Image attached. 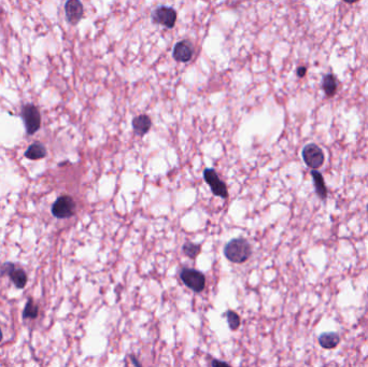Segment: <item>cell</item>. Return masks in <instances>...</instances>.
<instances>
[{
	"instance_id": "1",
	"label": "cell",
	"mask_w": 368,
	"mask_h": 367,
	"mask_svg": "<svg viewBox=\"0 0 368 367\" xmlns=\"http://www.w3.org/2000/svg\"><path fill=\"white\" fill-rule=\"evenodd\" d=\"M224 254L226 259L232 263L242 264L252 255V248L243 238H236V239H232L229 243H226L224 247Z\"/></svg>"
},
{
	"instance_id": "2",
	"label": "cell",
	"mask_w": 368,
	"mask_h": 367,
	"mask_svg": "<svg viewBox=\"0 0 368 367\" xmlns=\"http://www.w3.org/2000/svg\"><path fill=\"white\" fill-rule=\"evenodd\" d=\"M21 115L28 135H33L37 133L41 126V115L37 107L32 103L24 104L22 107Z\"/></svg>"
},
{
	"instance_id": "3",
	"label": "cell",
	"mask_w": 368,
	"mask_h": 367,
	"mask_svg": "<svg viewBox=\"0 0 368 367\" xmlns=\"http://www.w3.org/2000/svg\"><path fill=\"white\" fill-rule=\"evenodd\" d=\"M301 155L303 162L306 163V165L312 168L313 170L319 169V168L324 164L325 156L323 151L315 143H309L305 145L301 151Z\"/></svg>"
},
{
	"instance_id": "4",
	"label": "cell",
	"mask_w": 368,
	"mask_h": 367,
	"mask_svg": "<svg viewBox=\"0 0 368 367\" xmlns=\"http://www.w3.org/2000/svg\"><path fill=\"white\" fill-rule=\"evenodd\" d=\"M180 278L186 287L196 293L201 292L204 289V285H206V278H204L203 273L193 268L182 269L180 273Z\"/></svg>"
},
{
	"instance_id": "5",
	"label": "cell",
	"mask_w": 368,
	"mask_h": 367,
	"mask_svg": "<svg viewBox=\"0 0 368 367\" xmlns=\"http://www.w3.org/2000/svg\"><path fill=\"white\" fill-rule=\"evenodd\" d=\"M75 201L71 196L64 195L58 197L52 206V214L57 219L71 218L75 212Z\"/></svg>"
},
{
	"instance_id": "6",
	"label": "cell",
	"mask_w": 368,
	"mask_h": 367,
	"mask_svg": "<svg viewBox=\"0 0 368 367\" xmlns=\"http://www.w3.org/2000/svg\"><path fill=\"white\" fill-rule=\"evenodd\" d=\"M203 179L207 184L211 188L213 195L222 198L229 197V192H227L226 184L220 179L218 172L213 168H206L203 171Z\"/></svg>"
},
{
	"instance_id": "7",
	"label": "cell",
	"mask_w": 368,
	"mask_h": 367,
	"mask_svg": "<svg viewBox=\"0 0 368 367\" xmlns=\"http://www.w3.org/2000/svg\"><path fill=\"white\" fill-rule=\"evenodd\" d=\"M152 20L167 28H173L177 22V12L171 7L161 5L152 12Z\"/></svg>"
},
{
	"instance_id": "8",
	"label": "cell",
	"mask_w": 368,
	"mask_h": 367,
	"mask_svg": "<svg viewBox=\"0 0 368 367\" xmlns=\"http://www.w3.org/2000/svg\"><path fill=\"white\" fill-rule=\"evenodd\" d=\"M83 4L79 0H69L65 3V14L69 24L75 25L83 17Z\"/></svg>"
},
{
	"instance_id": "9",
	"label": "cell",
	"mask_w": 368,
	"mask_h": 367,
	"mask_svg": "<svg viewBox=\"0 0 368 367\" xmlns=\"http://www.w3.org/2000/svg\"><path fill=\"white\" fill-rule=\"evenodd\" d=\"M194 53L193 45L188 40H181L177 42L173 46L172 56L174 60L180 63H188L191 61V58Z\"/></svg>"
},
{
	"instance_id": "10",
	"label": "cell",
	"mask_w": 368,
	"mask_h": 367,
	"mask_svg": "<svg viewBox=\"0 0 368 367\" xmlns=\"http://www.w3.org/2000/svg\"><path fill=\"white\" fill-rule=\"evenodd\" d=\"M133 130L135 135L142 137L145 133H148L152 126V121L148 115L140 114L133 120Z\"/></svg>"
},
{
	"instance_id": "11",
	"label": "cell",
	"mask_w": 368,
	"mask_h": 367,
	"mask_svg": "<svg viewBox=\"0 0 368 367\" xmlns=\"http://www.w3.org/2000/svg\"><path fill=\"white\" fill-rule=\"evenodd\" d=\"M318 341L321 347L331 350V349H334L339 345L340 336L337 333H335V332H331V333H323L319 336Z\"/></svg>"
},
{
	"instance_id": "12",
	"label": "cell",
	"mask_w": 368,
	"mask_h": 367,
	"mask_svg": "<svg viewBox=\"0 0 368 367\" xmlns=\"http://www.w3.org/2000/svg\"><path fill=\"white\" fill-rule=\"evenodd\" d=\"M311 177L313 179V184L315 188V192L319 195L321 200H324L327 197V189L324 182V178L322 176V173L319 172L318 170H312L311 171Z\"/></svg>"
},
{
	"instance_id": "13",
	"label": "cell",
	"mask_w": 368,
	"mask_h": 367,
	"mask_svg": "<svg viewBox=\"0 0 368 367\" xmlns=\"http://www.w3.org/2000/svg\"><path fill=\"white\" fill-rule=\"evenodd\" d=\"M45 155H46V149L44 145L40 142H34L31 144L25 152L26 159L33 160V161L43 159V157H45Z\"/></svg>"
},
{
	"instance_id": "14",
	"label": "cell",
	"mask_w": 368,
	"mask_h": 367,
	"mask_svg": "<svg viewBox=\"0 0 368 367\" xmlns=\"http://www.w3.org/2000/svg\"><path fill=\"white\" fill-rule=\"evenodd\" d=\"M322 89L327 97H333L337 92V81L336 78L333 74L324 75L322 81Z\"/></svg>"
},
{
	"instance_id": "15",
	"label": "cell",
	"mask_w": 368,
	"mask_h": 367,
	"mask_svg": "<svg viewBox=\"0 0 368 367\" xmlns=\"http://www.w3.org/2000/svg\"><path fill=\"white\" fill-rule=\"evenodd\" d=\"M10 278L17 289H24L27 283V275L23 269H13L10 273Z\"/></svg>"
},
{
	"instance_id": "16",
	"label": "cell",
	"mask_w": 368,
	"mask_h": 367,
	"mask_svg": "<svg viewBox=\"0 0 368 367\" xmlns=\"http://www.w3.org/2000/svg\"><path fill=\"white\" fill-rule=\"evenodd\" d=\"M183 253L190 259H195L196 256L201 253V244L193 243V242H185L182 247Z\"/></svg>"
},
{
	"instance_id": "17",
	"label": "cell",
	"mask_w": 368,
	"mask_h": 367,
	"mask_svg": "<svg viewBox=\"0 0 368 367\" xmlns=\"http://www.w3.org/2000/svg\"><path fill=\"white\" fill-rule=\"evenodd\" d=\"M38 307L33 301V300H28L27 304L25 305L24 311H23V318L24 319H34L38 316Z\"/></svg>"
},
{
	"instance_id": "18",
	"label": "cell",
	"mask_w": 368,
	"mask_h": 367,
	"mask_svg": "<svg viewBox=\"0 0 368 367\" xmlns=\"http://www.w3.org/2000/svg\"><path fill=\"white\" fill-rule=\"evenodd\" d=\"M225 314L227 318V322H229L230 325V329L232 331H236L239 326H240V317L238 316V313L232 310H229Z\"/></svg>"
},
{
	"instance_id": "19",
	"label": "cell",
	"mask_w": 368,
	"mask_h": 367,
	"mask_svg": "<svg viewBox=\"0 0 368 367\" xmlns=\"http://www.w3.org/2000/svg\"><path fill=\"white\" fill-rule=\"evenodd\" d=\"M15 268L12 263H5L2 265L1 269H0V275H10L12 270Z\"/></svg>"
},
{
	"instance_id": "20",
	"label": "cell",
	"mask_w": 368,
	"mask_h": 367,
	"mask_svg": "<svg viewBox=\"0 0 368 367\" xmlns=\"http://www.w3.org/2000/svg\"><path fill=\"white\" fill-rule=\"evenodd\" d=\"M212 367H231L226 362L219 360H213L212 361Z\"/></svg>"
},
{
	"instance_id": "21",
	"label": "cell",
	"mask_w": 368,
	"mask_h": 367,
	"mask_svg": "<svg viewBox=\"0 0 368 367\" xmlns=\"http://www.w3.org/2000/svg\"><path fill=\"white\" fill-rule=\"evenodd\" d=\"M307 73V68L306 67H299L297 68V75H299V78H303Z\"/></svg>"
},
{
	"instance_id": "22",
	"label": "cell",
	"mask_w": 368,
	"mask_h": 367,
	"mask_svg": "<svg viewBox=\"0 0 368 367\" xmlns=\"http://www.w3.org/2000/svg\"><path fill=\"white\" fill-rule=\"evenodd\" d=\"M132 361H133V362H134V364H135L136 365V367H141V365H140V363L138 362V361L136 360V358H132Z\"/></svg>"
},
{
	"instance_id": "23",
	"label": "cell",
	"mask_w": 368,
	"mask_h": 367,
	"mask_svg": "<svg viewBox=\"0 0 368 367\" xmlns=\"http://www.w3.org/2000/svg\"><path fill=\"white\" fill-rule=\"evenodd\" d=\"M2 339V333H1V330H0V341H1Z\"/></svg>"
},
{
	"instance_id": "24",
	"label": "cell",
	"mask_w": 368,
	"mask_h": 367,
	"mask_svg": "<svg viewBox=\"0 0 368 367\" xmlns=\"http://www.w3.org/2000/svg\"><path fill=\"white\" fill-rule=\"evenodd\" d=\"M367 211H368V205H367Z\"/></svg>"
}]
</instances>
